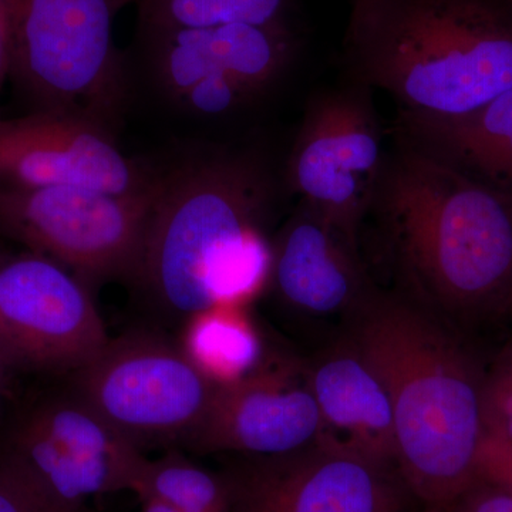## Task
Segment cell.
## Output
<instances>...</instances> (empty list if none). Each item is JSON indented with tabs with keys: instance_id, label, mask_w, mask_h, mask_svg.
<instances>
[{
	"instance_id": "1",
	"label": "cell",
	"mask_w": 512,
	"mask_h": 512,
	"mask_svg": "<svg viewBox=\"0 0 512 512\" xmlns=\"http://www.w3.org/2000/svg\"><path fill=\"white\" fill-rule=\"evenodd\" d=\"M275 197L254 154L222 151L160 174L134 279L183 318L247 305L271 282L265 225Z\"/></svg>"
},
{
	"instance_id": "2",
	"label": "cell",
	"mask_w": 512,
	"mask_h": 512,
	"mask_svg": "<svg viewBox=\"0 0 512 512\" xmlns=\"http://www.w3.org/2000/svg\"><path fill=\"white\" fill-rule=\"evenodd\" d=\"M353 318V342L392 400L404 483L431 507L450 508L478 481L483 367L429 313L396 296L373 291Z\"/></svg>"
},
{
	"instance_id": "3",
	"label": "cell",
	"mask_w": 512,
	"mask_h": 512,
	"mask_svg": "<svg viewBox=\"0 0 512 512\" xmlns=\"http://www.w3.org/2000/svg\"><path fill=\"white\" fill-rule=\"evenodd\" d=\"M370 214L389 234L404 274L456 318L512 316V202L397 140Z\"/></svg>"
},
{
	"instance_id": "4",
	"label": "cell",
	"mask_w": 512,
	"mask_h": 512,
	"mask_svg": "<svg viewBox=\"0 0 512 512\" xmlns=\"http://www.w3.org/2000/svg\"><path fill=\"white\" fill-rule=\"evenodd\" d=\"M355 83L400 113L457 119L512 89V9L503 0H353L345 39Z\"/></svg>"
},
{
	"instance_id": "5",
	"label": "cell",
	"mask_w": 512,
	"mask_h": 512,
	"mask_svg": "<svg viewBox=\"0 0 512 512\" xmlns=\"http://www.w3.org/2000/svg\"><path fill=\"white\" fill-rule=\"evenodd\" d=\"M130 0H8L9 73L39 111L107 126L124 100L114 22Z\"/></svg>"
},
{
	"instance_id": "6",
	"label": "cell",
	"mask_w": 512,
	"mask_h": 512,
	"mask_svg": "<svg viewBox=\"0 0 512 512\" xmlns=\"http://www.w3.org/2000/svg\"><path fill=\"white\" fill-rule=\"evenodd\" d=\"M157 185L138 195L77 187L0 190V234L64 266L84 284L134 279Z\"/></svg>"
},
{
	"instance_id": "7",
	"label": "cell",
	"mask_w": 512,
	"mask_h": 512,
	"mask_svg": "<svg viewBox=\"0 0 512 512\" xmlns=\"http://www.w3.org/2000/svg\"><path fill=\"white\" fill-rule=\"evenodd\" d=\"M73 376V392L141 450L184 446L217 389L180 346L146 332L109 339Z\"/></svg>"
},
{
	"instance_id": "8",
	"label": "cell",
	"mask_w": 512,
	"mask_h": 512,
	"mask_svg": "<svg viewBox=\"0 0 512 512\" xmlns=\"http://www.w3.org/2000/svg\"><path fill=\"white\" fill-rule=\"evenodd\" d=\"M382 136L372 90L355 83L309 104L289 157V190L355 241L386 161Z\"/></svg>"
},
{
	"instance_id": "9",
	"label": "cell",
	"mask_w": 512,
	"mask_h": 512,
	"mask_svg": "<svg viewBox=\"0 0 512 512\" xmlns=\"http://www.w3.org/2000/svg\"><path fill=\"white\" fill-rule=\"evenodd\" d=\"M2 457L70 505H86L94 495L136 493L148 460L74 392L42 400L23 414Z\"/></svg>"
},
{
	"instance_id": "10",
	"label": "cell",
	"mask_w": 512,
	"mask_h": 512,
	"mask_svg": "<svg viewBox=\"0 0 512 512\" xmlns=\"http://www.w3.org/2000/svg\"><path fill=\"white\" fill-rule=\"evenodd\" d=\"M109 342L86 284L46 256L0 254V360L76 372Z\"/></svg>"
},
{
	"instance_id": "11",
	"label": "cell",
	"mask_w": 512,
	"mask_h": 512,
	"mask_svg": "<svg viewBox=\"0 0 512 512\" xmlns=\"http://www.w3.org/2000/svg\"><path fill=\"white\" fill-rule=\"evenodd\" d=\"M158 178L121 153L99 121L63 111L0 119V190L77 187L138 195L153 190Z\"/></svg>"
},
{
	"instance_id": "12",
	"label": "cell",
	"mask_w": 512,
	"mask_h": 512,
	"mask_svg": "<svg viewBox=\"0 0 512 512\" xmlns=\"http://www.w3.org/2000/svg\"><path fill=\"white\" fill-rule=\"evenodd\" d=\"M389 467L342 448L249 456L229 471V512H399Z\"/></svg>"
},
{
	"instance_id": "13",
	"label": "cell",
	"mask_w": 512,
	"mask_h": 512,
	"mask_svg": "<svg viewBox=\"0 0 512 512\" xmlns=\"http://www.w3.org/2000/svg\"><path fill=\"white\" fill-rule=\"evenodd\" d=\"M320 427L306 369L265 360L251 375L217 386L184 446L200 453L282 456L318 444Z\"/></svg>"
},
{
	"instance_id": "14",
	"label": "cell",
	"mask_w": 512,
	"mask_h": 512,
	"mask_svg": "<svg viewBox=\"0 0 512 512\" xmlns=\"http://www.w3.org/2000/svg\"><path fill=\"white\" fill-rule=\"evenodd\" d=\"M151 37L154 73L175 100L210 76L231 77L254 99L284 76L298 47L289 23H229Z\"/></svg>"
},
{
	"instance_id": "15",
	"label": "cell",
	"mask_w": 512,
	"mask_h": 512,
	"mask_svg": "<svg viewBox=\"0 0 512 512\" xmlns=\"http://www.w3.org/2000/svg\"><path fill=\"white\" fill-rule=\"evenodd\" d=\"M271 282L282 301L305 315L355 316L375 291L357 251V241L308 205L279 232Z\"/></svg>"
},
{
	"instance_id": "16",
	"label": "cell",
	"mask_w": 512,
	"mask_h": 512,
	"mask_svg": "<svg viewBox=\"0 0 512 512\" xmlns=\"http://www.w3.org/2000/svg\"><path fill=\"white\" fill-rule=\"evenodd\" d=\"M306 372L322 420L318 444L396 464L392 400L353 339L320 355Z\"/></svg>"
},
{
	"instance_id": "17",
	"label": "cell",
	"mask_w": 512,
	"mask_h": 512,
	"mask_svg": "<svg viewBox=\"0 0 512 512\" xmlns=\"http://www.w3.org/2000/svg\"><path fill=\"white\" fill-rule=\"evenodd\" d=\"M178 346L217 386L237 382L265 362L261 335L241 305L195 313L188 318Z\"/></svg>"
},
{
	"instance_id": "18",
	"label": "cell",
	"mask_w": 512,
	"mask_h": 512,
	"mask_svg": "<svg viewBox=\"0 0 512 512\" xmlns=\"http://www.w3.org/2000/svg\"><path fill=\"white\" fill-rule=\"evenodd\" d=\"M512 137V89L480 110L457 119H431L400 113L397 140L451 163Z\"/></svg>"
},
{
	"instance_id": "19",
	"label": "cell",
	"mask_w": 512,
	"mask_h": 512,
	"mask_svg": "<svg viewBox=\"0 0 512 512\" xmlns=\"http://www.w3.org/2000/svg\"><path fill=\"white\" fill-rule=\"evenodd\" d=\"M150 32L202 29L229 23H289L292 0H140Z\"/></svg>"
},
{
	"instance_id": "20",
	"label": "cell",
	"mask_w": 512,
	"mask_h": 512,
	"mask_svg": "<svg viewBox=\"0 0 512 512\" xmlns=\"http://www.w3.org/2000/svg\"><path fill=\"white\" fill-rule=\"evenodd\" d=\"M134 494L148 495L188 512H229L225 477L195 466L177 451L158 460L148 458Z\"/></svg>"
},
{
	"instance_id": "21",
	"label": "cell",
	"mask_w": 512,
	"mask_h": 512,
	"mask_svg": "<svg viewBox=\"0 0 512 512\" xmlns=\"http://www.w3.org/2000/svg\"><path fill=\"white\" fill-rule=\"evenodd\" d=\"M484 426L488 439L512 443V342L485 372Z\"/></svg>"
},
{
	"instance_id": "22",
	"label": "cell",
	"mask_w": 512,
	"mask_h": 512,
	"mask_svg": "<svg viewBox=\"0 0 512 512\" xmlns=\"http://www.w3.org/2000/svg\"><path fill=\"white\" fill-rule=\"evenodd\" d=\"M0 512H90L87 505H70L46 493L18 467L0 457Z\"/></svg>"
},
{
	"instance_id": "23",
	"label": "cell",
	"mask_w": 512,
	"mask_h": 512,
	"mask_svg": "<svg viewBox=\"0 0 512 512\" xmlns=\"http://www.w3.org/2000/svg\"><path fill=\"white\" fill-rule=\"evenodd\" d=\"M446 164L512 202V137Z\"/></svg>"
},
{
	"instance_id": "24",
	"label": "cell",
	"mask_w": 512,
	"mask_h": 512,
	"mask_svg": "<svg viewBox=\"0 0 512 512\" xmlns=\"http://www.w3.org/2000/svg\"><path fill=\"white\" fill-rule=\"evenodd\" d=\"M251 99L231 77L210 76L191 87L178 101L191 113L215 117L232 113Z\"/></svg>"
},
{
	"instance_id": "25",
	"label": "cell",
	"mask_w": 512,
	"mask_h": 512,
	"mask_svg": "<svg viewBox=\"0 0 512 512\" xmlns=\"http://www.w3.org/2000/svg\"><path fill=\"white\" fill-rule=\"evenodd\" d=\"M477 478L512 493L511 441L485 437L478 453Z\"/></svg>"
},
{
	"instance_id": "26",
	"label": "cell",
	"mask_w": 512,
	"mask_h": 512,
	"mask_svg": "<svg viewBox=\"0 0 512 512\" xmlns=\"http://www.w3.org/2000/svg\"><path fill=\"white\" fill-rule=\"evenodd\" d=\"M450 508L453 512H512V493L477 481Z\"/></svg>"
},
{
	"instance_id": "27",
	"label": "cell",
	"mask_w": 512,
	"mask_h": 512,
	"mask_svg": "<svg viewBox=\"0 0 512 512\" xmlns=\"http://www.w3.org/2000/svg\"><path fill=\"white\" fill-rule=\"evenodd\" d=\"M10 52H9V23L8 13H0V86L3 79L9 73Z\"/></svg>"
},
{
	"instance_id": "28",
	"label": "cell",
	"mask_w": 512,
	"mask_h": 512,
	"mask_svg": "<svg viewBox=\"0 0 512 512\" xmlns=\"http://www.w3.org/2000/svg\"><path fill=\"white\" fill-rule=\"evenodd\" d=\"M138 498L141 501V512H188L164 503V501L157 500V498L148 497V495Z\"/></svg>"
},
{
	"instance_id": "29",
	"label": "cell",
	"mask_w": 512,
	"mask_h": 512,
	"mask_svg": "<svg viewBox=\"0 0 512 512\" xmlns=\"http://www.w3.org/2000/svg\"><path fill=\"white\" fill-rule=\"evenodd\" d=\"M5 376H6V367L3 366L2 360H0V390L3 389V384H5Z\"/></svg>"
},
{
	"instance_id": "30",
	"label": "cell",
	"mask_w": 512,
	"mask_h": 512,
	"mask_svg": "<svg viewBox=\"0 0 512 512\" xmlns=\"http://www.w3.org/2000/svg\"><path fill=\"white\" fill-rule=\"evenodd\" d=\"M6 3L8 0H0V13L6 12Z\"/></svg>"
},
{
	"instance_id": "31",
	"label": "cell",
	"mask_w": 512,
	"mask_h": 512,
	"mask_svg": "<svg viewBox=\"0 0 512 512\" xmlns=\"http://www.w3.org/2000/svg\"><path fill=\"white\" fill-rule=\"evenodd\" d=\"M503 2L505 3V5L510 6V8L512 9V0H503Z\"/></svg>"
}]
</instances>
